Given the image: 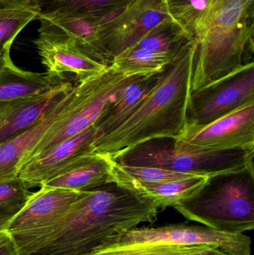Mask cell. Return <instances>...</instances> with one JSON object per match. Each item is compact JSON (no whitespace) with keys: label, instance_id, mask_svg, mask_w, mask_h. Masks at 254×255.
Wrapping results in <instances>:
<instances>
[{"label":"cell","instance_id":"obj_1","mask_svg":"<svg viewBox=\"0 0 254 255\" xmlns=\"http://www.w3.org/2000/svg\"><path fill=\"white\" fill-rule=\"evenodd\" d=\"M159 209L116 183L86 190L68 211L42 227L11 235L19 255H88L143 223Z\"/></svg>","mask_w":254,"mask_h":255},{"label":"cell","instance_id":"obj_2","mask_svg":"<svg viewBox=\"0 0 254 255\" xmlns=\"http://www.w3.org/2000/svg\"><path fill=\"white\" fill-rule=\"evenodd\" d=\"M195 51L192 39L164 69L159 82L134 115L95 140L94 151L111 158L151 139L178 137L186 126Z\"/></svg>","mask_w":254,"mask_h":255},{"label":"cell","instance_id":"obj_3","mask_svg":"<svg viewBox=\"0 0 254 255\" xmlns=\"http://www.w3.org/2000/svg\"><path fill=\"white\" fill-rule=\"evenodd\" d=\"M254 0H210L195 28L196 43L191 93L246 64L254 50Z\"/></svg>","mask_w":254,"mask_h":255},{"label":"cell","instance_id":"obj_4","mask_svg":"<svg viewBox=\"0 0 254 255\" xmlns=\"http://www.w3.org/2000/svg\"><path fill=\"white\" fill-rule=\"evenodd\" d=\"M173 208L189 221L213 230L243 234L254 228V167L209 177Z\"/></svg>","mask_w":254,"mask_h":255},{"label":"cell","instance_id":"obj_5","mask_svg":"<svg viewBox=\"0 0 254 255\" xmlns=\"http://www.w3.org/2000/svg\"><path fill=\"white\" fill-rule=\"evenodd\" d=\"M254 150L191 153L174 148V139L160 138L139 144L111 157L119 164L154 166L189 175L211 177L254 167Z\"/></svg>","mask_w":254,"mask_h":255},{"label":"cell","instance_id":"obj_6","mask_svg":"<svg viewBox=\"0 0 254 255\" xmlns=\"http://www.w3.org/2000/svg\"><path fill=\"white\" fill-rule=\"evenodd\" d=\"M135 76L119 73L110 65L101 74L78 83L77 99L73 110L55 124L25 154L17 165L16 172L23 165L47 152L55 145L95 125L116 93Z\"/></svg>","mask_w":254,"mask_h":255},{"label":"cell","instance_id":"obj_7","mask_svg":"<svg viewBox=\"0 0 254 255\" xmlns=\"http://www.w3.org/2000/svg\"><path fill=\"white\" fill-rule=\"evenodd\" d=\"M151 245L209 246L231 255L252 254V240L243 234L224 233L206 226L184 223L158 228H134L113 240L102 250Z\"/></svg>","mask_w":254,"mask_h":255},{"label":"cell","instance_id":"obj_8","mask_svg":"<svg viewBox=\"0 0 254 255\" xmlns=\"http://www.w3.org/2000/svg\"><path fill=\"white\" fill-rule=\"evenodd\" d=\"M252 103H254V61L191 93L186 127L206 125Z\"/></svg>","mask_w":254,"mask_h":255},{"label":"cell","instance_id":"obj_9","mask_svg":"<svg viewBox=\"0 0 254 255\" xmlns=\"http://www.w3.org/2000/svg\"><path fill=\"white\" fill-rule=\"evenodd\" d=\"M192 39L174 19H167L115 57L110 66L135 76L163 71Z\"/></svg>","mask_w":254,"mask_h":255},{"label":"cell","instance_id":"obj_10","mask_svg":"<svg viewBox=\"0 0 254 255\" xmlns=\"http://www.w3.org/2000/svg\"><path fill=\"white\" fill-rule=\"evenodd\" d=\"M174 145L191 153L254 150V103L206 125L186 127Z\"/></svg>","mask_w":254,"mask_h":255},{"label":"cell","instance_id":"obj_11","mask_svg":"<svg viewBox=\"0 0 254 255\" xmlns=\"http://www.w3.org/2000/svg\"><path fill=\"white\" fill-rule=\"evenodd\" d=\"M170 19L167 0H131L116 14L101 21L98 40L109 64L146 33Z\"/></svg>","mask_w":254,"mask_h":255},{"label":"cell","instance_id":"obj_12","mask_svg":"<svg viewBox=\"0 0 254 255\" xmlns=\"http://www.w3.org/2000/svg\"><path fill=\"white\" fill-rule=\"evenodd\" d=\"M33 43L46 73L52 76L63 78L64 73H72L79 83L101 74L108 67L89 58L74 40L61 33L38 29Z\"/></svg>","mask_w":254,"mask_h":255},{"label":"cell","instance_id":"obj_13","mask_svg":"<svg viewBox=\"0 0 254 255\" xmlns=\"http://www.w3.org/2000/svg\"><path fill=\"white\" fill-rule=\"evenodd\" d=\"M100 133L96 128H88L76 136L55 145L41 156L23 165L16 175L29 188L39 186L62 172L79 157L94 151Z\"/></svg>","mask_w":254,"mask_h":255},{"label":"cell","instance_id":"obj_14","mask_svg":"<svg viewBox=\"0 0 254 255\" xmlns=\"http://www.w3.org/2000/svg\"><path fill=\"white\" fill-rule=\"evenodd\" d=\"M76 99L77 88L73 86L32 126L0 145V178L16 176V167L21 160L55 124L70 115L76 106Z\"/></svg>","mask_w":254,"mask_h":255},{"label":"cell","instance_id":"obj_15","mask_svg":"<svg viewBox=\"0 0 254 255\" xmlns=\"http://www.w3.org/2000/svg\"><path fill=\"white\" fill-rule=\"evenodd\" d=\"M85 191L44 189L33 193L25 206L10 220L7 231L19 233L42 227L64 215Z\"/></svg>","mask_w":254,"mask_h":255},{"label":"cell","instance_id":"obj_16","mask_svg":"<svg viewBox=\"0 0 254 255\" xmlns=\"http://www.w3.org/2000/svg\"><path fill=\"white\" fill-rule=\"evenodd\" d=\"M113 164L108 156L92 151L79 157L40 187L86 191L113 184Z\"/></svg>","mask_w":254,"mask_h":255},{"label":"cell","instance_id":"obj_17","mask_svg":"<svg viewBox=\"0 0 254 255\" xmlns=\"http://www.w3.org/2000/svg\"><path fill=\"white\" fill-rule=\"evenodd\" d=\"M40 30L61 33L76 42L78 47L89 58L110 66L98 37L100 19L82 13L57 12L41 15Z\"/></svg>","mask_w":254,"mask_h":255},{"label":"cell","instance_id":"obj_18","mask_svg":"<svg viewBox=\"0 0 254 255\" xmlns=\"http://www.w3.org/2000/svg\"><path fill=\"white\" fill-rule=\"evenodd\" d=\"M66 91L61 85L40 95L0 101V145L32 126Z\"/></svg>","mask_w":254,"mask_h":255},{"label":"cell","instance_id":"obj_19","mask_svg":"<svg viewBox=\"0 0 254 255\" xmlns=\"http://www.w3.org/2000/svg\"><path fill=\"white\" fill-rule=\"evenodd\" d=\"M163 71L139 75L119 90L94 125L100 136L113 131L134 115L158 83Z\"/></svg>","mask_w":254,"mask_h":255},{"label":"cell","instance_id":"obj_20","mask_svg":"<svg viewBox=\"0 0 254 255\" xmlns=\"http://www.w3.org/2000/svg\"><path fill=\"white\" fill-rule=\"evenodd\" d=\"M65 79L22 70L15 65L10 52L0 55V101L40 95L56 88Z\"/></svg>","mask_w":254,"mask_h":255},{"label":"cell","instance_id":"obj_21","mask_svg":"<svg viewBox=\"0 0 254 255\" xmlns=\"http://www.w3.org/2000/svg\"><path fill=\"white\" fill-rule=\"evenodd\" d=\"M209 177L194 176L179 181L149 183L130 178H114L115 183L123 186L154 202L158 209L173 207L182 199L199 190Z\"/></svg>","mask_w":254,"mask_h":255},{"label":"cell","instance_id":"obj_22","mask_svg":"<svg viewBox=\"0 0 254 255\" xmlns=\"http://www.w3.org/2000/svg\"><path fill=\"white\" fill-rule=\"evenodd\" d=\"M131 0H0V4H27L36 7L41 15L70 12L89 15L102 21L116 14ZM37 17V18H38Z\"/></svg>","mask_w":254,"mask_h":255},{"label":"cell","instance_id":"obj_23","mask_svg":"<svg viewBox=\"0 0 254 255\" xmlns=\"http://www.w3.org/2000/svg\"><path fill=\"white\" fill-rule=\"evenodd\" d=\"M39 13L27 4H0V55L10 52L16 37L30 22L37 20Z\"/></svg>","mask_w":254,"mask_h":255},{"label":"cell","instance_id":"obj_24","mask_svg":"<svg viewBox=\"0 0 254 255\" xmlns=\"http://www.w3.org/2000/svg\"><path fill=\"white\" fill-rule=\"evenodd\" d=\"M113 172L114 178L119 177L130 178L136 181L149 183L179 181L194 176H201L180 173L154 166H127L119 164L114 161L113 164Z\"/></svg>","mask_w":254,"mask_h":255},{"label":"cell","instance_id":"obj_25","mask_svg":"<svg viewBox=\"0 0 254 255\" xmlns=\"http://www.w3.org/2000/svg\"><path fill=\"white\" fill-rule=\"evenodd\" d=\"M210 0H167L171 18L193 38L195 28L204 16Z\"/></svg>","mask_w":254,"mask_h":255},{"label":"cell","instance_id":"obj_26","mask_svg":"<svg viewBox=\"0 0 254 255\" xmlns=\"http://www.w3.org/2000/svg\"><path fill=\"white\" fill-rule=\"evenodd\" d=\"M32 193L17 175L0 178V211L17 214Z\"/></svg>","mask_w":254,"mask_h":255},{"label":"cell","instance_id":"obj_27","mask_svg":"<svg viewBox=\"0 0 254 255\" xmlns=\"http://www.w3.org/2000/svg\"><path fill=\"white\" fill-rule=\"evenodd\" d=\"M192 247L151 245L104 249L88 255H191Z\"/></svg>","mask_w":254,"mask_h":255},{"label":"cell","instance_id":"obj_28","mask_svg":"<svg viewBox=\"0 0 254 255\" xmlns=\"http://www.w3.org/2000/svg\"><path fill=\"white\" fill-rule=\"evenodd\" d=\"M0 255H19L14 240L7 230L0 232Z\"/></svg>","mask_w":254,"mask_h":255},{"label":"cell","instance_id":"obj_29","mask_svg":"<svg viewBox=\"0 0 254 255\" xmlns=\"http://www.w3.org/2000/svg\"><path fill=\"white\" fill-rule=\"evenodd\" d=\"M191 255H231L224 253L222 250L209 246H196L192 247Z\"/></svg>","mask_w":254,"mask_h":255}]
</instances>
